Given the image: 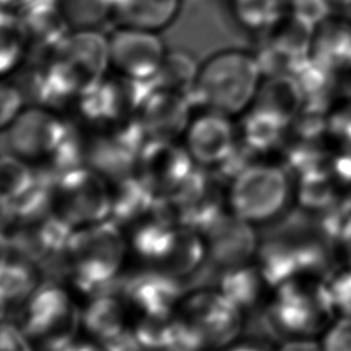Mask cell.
<instances>
[{
    "mask_svg": "<svg viewBox=\"0 0 351 351\" xmlns=\"http://www.w3.org/2000/svg\"><path fill=\"white\" fill-rule=\"evenodd\" d=\"M36 63L26 90L33 104L58 111L74 106L110 73L108 41L99 30H70Z\"/></svg>",
    "mask_w": 351,
    "mask_h": 351,
    "instance_id": "1",
    "label": "cell"
},
{
    "mask_svg": "<svg viewBox=\"0 0 351 351\" xmlns=\"http://www.w3.org/2000/svg\"><path fill=\"white\" fill-rule=\"evenodd\" d=\"M263 80L258 56L228 48L208 56L199 67L192 106L213 110L230 118L243 115L255 101Z\"/></svg>",
    "mask_w": 351,
    "mask_h": 351,
    "instance_id": "2",
    "label": "cell"
},
{
    "mask_svg": "<svg viewBox=\"0 0 351 351\" xmlns=\"http://www.w3.org/2000/svg\"><path fill=\"white\" fill-rule=\"evenodd\" d=\"M128 251L121 226L110 218L74 229L66 250L67 277L84 293L117 292Z\"/></svg>",
    "mask_w": 351,
    "mask_h": 351,
    "instance_id": "3",
    "label": "cell"
},
{
    "mask_svg": "<svg viewBox=\"0 0 351 351\" xmlns=\"http://www.w3.org/2000/svg\"><path fill=\"white\" fill-rule=\"evenodd\" d=\"M332 319L321 278L302 277L274 288V295L258 315V330L270 340L314 337Z\"/></svg>",
    "mask_w": 351,
    "mask_h": 351,
    "instance_id": "4",
    "label": "cell"
},
{
    "mask_svg": "<svg viewBox=\"0 0 351 351\" xmlns=\"http://www.w3.org/2000/svg\"><path fill=\"white\" fill-rule=\"evenodd\" d=\"M293 182L282 165L256 160L229 182V208L256 228L270 226L288 213Z\"/></svg>",
    "mask_w": 351,
    "mask_h": 351,
    "instance_id": "5",
    "label": "cell"
},
{
    "mask_svg": "<svg viewBox=\"0 0 351 351\" xmlns=\"http://www.w3.org/2000/svg\"><path fill=\"white\" fill-rule=\"evenodd\" d=\"M19 325L41 348L56 347L77 336L81 310L58 281L47 280L23 303Z\"/></svg>",
    "mask_w": 351,
    "mask_h": 351,
    "instance_id": "6",
    "label": "cell"
},
{
    "mask_svg": "<svg viewBox=\"0 0 351 351\" xmlns=\"http://www.w3.org/2000/svg\"><path fill=\"white\" fill-rule=\"evenodd\" d=\"M110 182L88 165L59 176L53 185V211L74 229L110 218Z\"/></svg>",
    "mask_w": 351,
    "mask_h": 351,
    "instance_id": "7",
    "label": "cell"
},
{
    "mask_svg": "<svg viewBox=\"0 0 351 351\" xmlns=\"http://www.w3.org/2000/svg\"><path fill=\"white\" fill-rule=\"evenodd\" d=\"M149 90V82L136 81L110 71L96 86L84 93L74 107L88 125L96 130L107 129L136 118Z\"/></svg>",
    "mask_w": 351,
    "mask_h": 351,
    "instance_id": "8",
    "label": "cell"
},
{
    "mask_svg": "<svg viewBox=\"0 0 351 351\" xmlns=\"http://www.w3.org/2000/svg\"><path fill=\"white\" fill-rule=\"evenodd\" d=\"M56 110L30 104L3 130V151L23 160H47L71 129Z\"/></svg>",
    "mask_w": 351,
    "mask_h": 351,
    "instance_id": "9",
    "label": "cell"
},
{
    "mask_svg": "<svg viewBox=\"0 0 351 351\" xmlns=\"http://www.w3.org/2000/svg\"><path fill=\"white\" fill-rule=\"evenodd\" d=\"M180 317L202 337L208 350L223 348L244 330L243 311L215 288H200L184 296Z\"/></svg>",
    "mask_w": 351,
    "mask_h": 351,
    "instance_id": "10",
    "label": "cell"
},
{
    "mask_svg": "<svg viewBox=\"0 0 351 351\" xmlns=\"http://www.w3.org/2000/svg\"><path fill=\"white\" fill-rule=\"evenodd\" d=\"M110 71L151 82L166 55L158 32L119 26L107 37Z\"/></svg>",
    "mask_w": 351,
    "mask_h": 351,
    "instance_id": "11",
    "label": "cell"
},
{
    "mask_svg": "<svg viewBox=\"0 0 351 351\" xmlns=\"http://www.w3.org/2000/svg\"><path fill=\"white\" fill-rule=\"evenodd\" d=\"M185 145L176 140H147L137 156L136 176L159 197L178 191L196 169Z\"/></svg>",
    "mask_w": 351,
    "mask_h": 351,
    "instance_id": "12",
    "label": "cell"
},
{
    "mask_svg": "<svg viewBox=\"0 0 351 351\" xmlns=\"http://www.w3.org/2000/svg\"><path fill=\"white\" fill-rule=\"evenodd\" d=\"M207 261L219 271L252 263L261 234L256 226L232 211H223L203 233Z\"/></svg>",
    "mask_w": 351,
    "mask_h": 351,
    "instance_id": "13",
    "label": "cell"
},
{
    "mask_svg": "<svg viewBox=\"0 0 351 351\" xmlns=\"http://www.w3.org/2000/svg\"><path fill=\"white\" fill-rule=\"evenodd\" d=\"M186 287L184 280L156 267L119 277L117 292L141 317H170L177 303L184 299Z\"/></svg>",
    "mask_w": 351,
    "mask_h": 351,
    "instance_id": "14",
    "label": "cell"
},
{
    "mask_svg": "<svg viewBox=\"0 0 351 351\" xmlns=\"http://www.w3.org/2000/svg\"><path fill=\"white\" fill-rule=\"evenodd\" d=\"M184 138L185 148L195 163L213 169L233 151L239 133L230 117L203 108L191 119Z\"/></svg>",
    "mask_w": 351,
    "mask_h": 351,
    "instance_id": "15",
    "label": "cell"
},
{
    "mask_svg": "<svg viewBox=\"0 0 351 351\" xmlns=\"http://www.w3.org/2000/svg\"><path fill=\"white\" fill-rule=\"evenodd\" d=\"M189 96L154 89L144 97L136 121L147 140H176L182 136L192 119Z\"/></svg>",
    "mask_w": 351,
    "mask_h": 351,
    "instance_id": "16",
    "label": "cell"
},
{
    "mask_svg": "<svg viewBox=\"0 0 351 351\" xmlns=\"http://www.w3.org/2000/svg\"><path fill=\"white\" fill-rule=\"evenodd\" d=\"M308 59L335 75L351 73V19L329 16L313 33Z\"/></svg>",
    "mask_w": 351,
    "mask_h": 351,
    "instance_id": "17",
    "label": "cell"
},
{
    "mask_svg": "<svg viewBox=\"0 0 351 351\" xmlns=\"http://www.w3.org/2000/svg\"><path fill=\"white\" fill-rule=\"evenodd\" d=\"M18 15L27 36L30 53L41 55L49 51L70 32L56 0H34Z\"/></svg>",
    "mask_w": 351,
    "mask_h": 351,
    "instance_id": "18",
    "label": "cell"
},
{
    "mask_svg": "<svg viewBox=\"0 0 351 351\" xmlns=\"http://www.w3.org/2000/svg\"><path fill=\"white\" fill-rule=\"evenodd\" d=\"M291 121L282 115L252 104L237 128L239 138L256 155L282 147L289 134Z\"/></svg>",
    "mask_w": 351,
    "mask_h": 351,
    "instance_id": "19",
    "label": "cell"
},
{
    "mask_svg": "<svg viewBox=\"0 0 351 351\" xmlns=\"http://www.w3.org/2000/svg\"><path fill=\"white\" fill-rule=\"evenodd\" d=\"M181 0H112V19L119 26L159 32L178 15Z\"/></svg>",
    "mask_w": 351,
    "mask_h": 351,
    "instance_id": "20",
    "label": "cell"
},
{
    "mask_svg": "<svg viewBox=\"0 0 351 351\" xmlns=\"http://www.w3.org/2000/svg\"><path fill=\"white\" fill-rule=\"evenodd\" d=\"M115 291L90 296L89 303L81 310V325L97 341L114 339L128 330L125 306Z\"/></svg>",
    "mask_w": 351,
    "mask_h": 351,
    "instance_id": "21",
    "label": "cell"
},
{
    "mask_svg": "<svg viewBox=\"0 0 351 351\" xmlns=\"http://www.w3.org/2000/svg\"><path fill=\"white\" fill-rule=\"evenodd\" d=\"M267 287L255 262L219 271L215 289L223 293L243 313L254 311Z\"/></svg>",
    "mask_w": 351,
    "mask_h": 351,
    "instance_id": "22",
    "label": "cell"
},
{
    "mask_svg": "<svg viewBox=\"0 0 351 351\" xmlns=\"http://www.w3.org/2000/svg\"><path fill=\"white\" fill-rule=\"evenodd\" d=\"M40 278V267L11 250V255L0 266V296L7 304H23L41 284Z\"/></svg>",
    "mask_w": 351,
    "mask_h": 351,
    "instance_id": "23",
    "label": "cell"
},
{
    "mask_svg": "<svg viewBox=\"0 0 351 351\" xmlns=\"http://www.w3.org/2000/svg\"><path fill=\"white\" fill-rule=\"evenodd\" d=\"M29 55L30 47L19 15L0 10V78L18 73Z\"/></svg>",
    "mask_w": 351,
    "mask_h": 351,
    "instance_id": "24",
    "label": "cell"
},
{
    "mask_svg": "<svg viewBox=\"0 0 351 351\" xmlns=\"http://www.w3.org/2000/svg\"><path fill=\"white\" fill-rule=\"evenodd\" d=\"M200 64L185 51H166L162 64L151 80L149 85L154 89L178 92L189 96L195 88Z\"/></svg>",
    "mask_w": 351,
    "mask_h": 351,
    "instance_id": "25",
    "label": "cell"
},
{
    "mask_svg": "<svg viewBox=\"0 0 351 351\" xmlns=\"http://www.w3.org/2000/svg\"><path fill=\"white\" fill-rule=\"evenodd\" d=\"M36 178L37 170L26 160L10 154H0V202L8 208L30 189Z\"/></svg>",
    "mask_w": 351,
    "mask_h": 351,
    "instance_id": "26",
    "label": "cell"
},
{
    "mask_svg": "<svg viewBox=\"0 0 351 351\" xmlns=\"http://www.w3.org/2000/svg\"><path fill=\"white\" fill-rule=\"evenodd\" d=\"M70 30H97L112 19V0H56Z\"/></svg>",
    "mask_w": 351,
    "mask_h": 351,
    "instance_id": "27",
    "label": "cell"
},
{
    "mask_svg": "<svg viewBox=\"0 0 351 351\" xmlns=\"http://www.w3.org/2000/svg\"><path fill=\"white\" fill-rule=\"evenodd\" d=\"M237 23L251 32H266L285 12L281 0H229Z\"/></svg>",
    "mask_w": 351,
    "mask_h": 351,
    "instance_id": "28",
    "label": "cell"
},
{
    "mask_svg": "<svg viewBox=\"0 0 351 351\" xmlns=\"http://www.w3.org/2000/svg\"><path fill=\"white\" fill-rule=\"evenodd\" d=\"M321 284L333 319L351 317V263L333 267L321 277Z\"/></svg>",
    "mask_w": 351,
    "mask_h": 351,
    "instance_id": "29",
    "label": "cell"
},
{
    "mask_svg": "<svg viewBox=\"0 0 351 351\" xmlns=\"http://www.w3.org/2000/svg\"><path fill=\"white\" fill-rule=\"evenodd\" d=\"M326 138L336 149L351 152V97L330 106L326 115Z\"/></svg>",
    "mask_w": 351,
    "mask_h": 351,
    "instance_id": "30",
    "label": "cell"
},
{
    "mask_svg": "<svg viewBox=\"0 0 351 351\" xmlns=\"http://www.w3.org/2000/svg\"><path fill=\"white\" fill-rule=\"evenodd\" d=\"M26 99L18 85L0 78V132L5 130L26 106Z\"/></svg>",
    "mask_w": 351,
    "mask_h": 351,
    "instance_id": "31",
    "label": "cell"
},
{
    "mask_svg": "<svg viewBox=\"0 0 351 351\" xmlns=\"http://www.w3.org/2000/svg\"><path fill=\"white\" fill-rule=\"evenodd\" d=\"M332 7L329 0H289L288 11L313 27H317L332 16Z\"/></svg>",
    "mask_w": 351,
    "mask_h": 351,
    "instance_id": "32",
    "label": "cell"
},
{
    "mask_svg": "<svg viewBox=\"0 0 351 351\" xmlns=\"http://www.w3.org/2000/svg\"><path fill=\"white\" fill-rule=\"evenodd\" d=\"M319 341L324 351H351V317L335 318Z\"/></svg>",
    "mask_w": 351,
    "mask_h": 351,
    "instance_id": "33",
    "label": "cell"
},
{
    "mask_svg": "<svg viewBox=\"0 0 351 351\" xmlns=\"http://www.w3.org/2000/svg\"><path fill=\"white\" fill-rule=\"evenodd\" d=\"M30 341L21 325L0 322V351H33Z\"/></svg>",
    "mask_w": 351,
    "mask_h": 351,
    "instance_id": "34",
    "label": "cell"
},
{
    "mask_svg": "<svg viewBox=\"0 0 351 351\" xmlns=\"http://www.w3.org/2000/svg\"><path fill=\"white\" fill-rule=\"evenodd\" d=\"M277 351H324L321 341L314 337H295L284 340Z\"/></svg>",
    "mask_w": 351,
    "mask_h": 351,
    "instance_id": "35",
    "label": "cell"
},
{
    "mask_svg": "<svg viewBox=\"0 0 351 351\" xmlns=\"http://www.w3.org/2000/svg\"><path fill=\"white\" fill-rule=\"evenodd\" d=\"M43 351H97V344L84 340H77L75 337L73 340H69L60 346L43 348Z\"/></svg>",
    "mask_w": 351,
    "mask_h": 351,
    "instance_id": "36",
    "label": "cell"
},
{
    "mask_svg": "<svg viewBox=\"0 0 351 351\" xmlns=\"http://www.w3.org/2000/svg\"><path fill=\"white\" fill-rule=\"evenodd\" d=\"M226 351H277V350L269 347V344H267L266 341L251 339V340H248V341H244V343L232 346V347L228 348Z\"/></svg>",
    "mask_w": 351,
    "mask_h": 351,
    "instance_id": "37",
    "label": "cell"
},
{
    "mask_svg": "<svg viewBox=\"0 0 351 351\" xmlns=\"http://www.w3.org/2000/svg\"><path fill=\"white\" fill-rule=\"evenodd\" d=\"M33 1L34 0H0V10L19 14L26 7H29Z\"/></svg>",
    "mask_w": 351,
    "mask_h": 351,
    "instance_id": "38",
    "label": "cell"
},
{
    "mask_svg": "<svg viewBox=\"0 0 351 351\" xmlns=\"http://www.w3.org/2000/svg\"><path fill=\"white\" fill-rule=\"evenodd\" d=\"M11 255V243L8 236L0 230V266Z\"/></svg>",
    "mask_w": 351,
    "mask_h": 351,
    "instance_id": "39",
    "label": "cell"
},
{
    "mask_svg": "<svg viewBox=\"0 0 351 351\" xmlns=\"http://www.w3.org/2000/svg\"><path fill=\"white\" fill-rule=\"evenodd\" d=\"M341 248H343V250H344V252H346V256H347L348 263H351V233L348 234V237H347V239H346V241L343 243Z\"/></svg>",
    "mask_w": 351,
    "mask_h": 351,
    "instance_id": "40",
    "label": "cell"
},
{
    "mask_svg": "<svg viewBox=\"0 0 351 351\" xmlns=\"http://www.w3.org/2000/svg\"><path fill=\"white\" fill-rule=\"evenodd\" d=\"M333 7H341V8H351V0H329Z\"/></svg>",
    "mask_w": 351,
    "mask_h": 351,
    "instance_id": "41",
    "label": "cell"
},
{
    "mask_svg": "<svg viewBox=\"0 0 351 351\" xmlns=\"http://www.w3.org/2000/svg\"><path fill=\"white\" fill-rule=\"evenodd\" d=\"M7 302L0 296V322L3 321V318H4V315H5V313H7Z\"/></svg>",
    "mask_w": 351,
    "mask_h": 351,
    "instance_id": "42",
    "label": "cell"
},
{
    "mask_svg": "<svg viewBox=\"0 0 351 351\" xmlns=\"http://www.w3.org/2000/svg\"><path fill=\"white\" fill-rule=\"evenodd\" d=\"M350 195H351V193H350Z\"/></svg>",
    "mask_w": 351,
    "mask_h": 351,
    "instance_id": "43",
    "label": "cell"
}]
</instances>
